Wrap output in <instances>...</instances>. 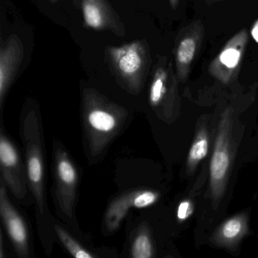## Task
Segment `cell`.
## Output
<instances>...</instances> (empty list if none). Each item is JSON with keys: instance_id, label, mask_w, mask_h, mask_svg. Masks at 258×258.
Segmentation results:
<instances>
[{"instance_id": "cell-17", "label": "cell", "mask_w": 258, "mask_h": 258, "mask_svg": "<svg viewBox=\"0 0 258 258\" xmlns=\"http://www.w3.org/2000/svg\"><path fill=\"white\" fill-rule=\"evenodd\" d=\"M132 256L135 258H150L152 256V246L146 234L136 238L132 247Z\"/></svg>"}, {"instance_id": "cell-23", "label": "cell", "mask_w": 258, "mask_h": 258, "mask_svg": "<svg viewBox=\"0 0 258 258\" xmlns=\"http://www.w3.org/2000/svg\"><path fill=\"white\" fill-rule=\"evenodd\" d=\"M53 1H55V0H53Z\"/></svg>"}, {"instance_id": "cell-14", "label": "cell", "mask_w": 258, "mask_h": 258, "mask_svg": "<svg viewBox=\"0 0 258 258\" xmlns=\"http://www.w3.org/2000/svg\"><path fill=\"white\" fill-rule=\"evenodd\" d=\"M58 177L63 189L74 191L77 180L75 167L68 158H63L58 163Z\"/></svg>"}, {"instance_id": "cell-5", "label": "cell", "mask_w": 258, "mask_h": 258, "mask_svg": "<svg viewBox=\"0 0 258 258\" xmlns=\"http://www.w3.org/2000/svg\"><path fill=\"white\" fill-rule=\"evenodd\" d=\"M178 80L172 61L162 57L154 72L149 98L153 106L164 105L170 110L178 102Z\"/></svg>"}, {"instance_id": "cell-6", "label": "cell", "mask_w": 258, "mask_h": 258, "mask_svg": "<svg viewBox=\"0 0 258 258\" xmlns=\"http://www.w3.org/2000/svg\"><path fill=\"white\" fill-rule=\"evenodd\" d=\"M24 46L21 39L16 34L9 37L0 48V103L4 104V98L13 84L15 77L22 64L24 58Z\"/></svg>"}, {"instance_id": "cell-4", "label": "cell", "mask_w": 258, "mask_h": 258, "mask_svg": "<svg viewBox=\"0 0 258 258\" xmlns=\"http://www.w3.org/2000/svg\"><path fill=\"white\" fill-rule=\"evenodd\" d=\"M205 28L200 20H196L179 33L175 46L176 74L179 82L185 83L189 76L191 66L202 47Z\"/></svg>"}, {"instance_id": "cell-9", "label": "cell", "mask_w": 258, "mask_h": 258, "mask_svg": "<svg viewBox=\"0 0 258 258\" xmlns=\"http://www.w3.org/2000/svg\"><path fill=\"white\" fill-rule=\"evenodd\" d=\"M0 212L9 235L20 256H28V232L19 213L12 206L4 183L0 190Z\"/></svg>"}, {"instance_id": "cell-21", "label": "cell", "mask_w": 258, "mask_h": 258, "mask_svg": "<svg viewBox=\"0 0 258 258\" xmlns=\"http://www.w3.org/2000/svg\"><path fill=\"white\" fill-rule=\"evenodd\" d=\"M169 3H170L171 8L173 10H176L179 5V0H169Z\"/></svg>"}, {"instance_id": "cell-10", "label": "cell", "mask_w": 258, "mask_h": 258, "mask_svg": "<svg viewBox=\"0 0 258 258\" xmlns=\"http://www.w3.org/2000/svg\"><path fill=\"white\" fill-rule=\"evenodd\" d=\"M38 137L39 135L35 140H33L32 137L29 138V142L27 144V164L31 188L37 200L39 209L43 212L44 205L43 162Z\"/></svg>"}, {"instance_id": "cell-3", "label": "cell", "mask_w": 258, "mask_h": 258, "mask_svg": "<svg viewBox=\"0 0 258 258\" xmlns=\"http://www.w3.org/2000/svg\"><path fill=\"white\" fill-rule=\"evenodd\" d=\"M248 42V33L242 29L235 34L211 61L208 72L222 84L232 83L239 72Z\"/></svg>"}, {"instance_id": "cell-13", "label": "cell", "mask_w": 258, "mask_h": 258, "mask_svg": "<svg viewBox=\"0 0 258 258\" xmlns=\"http://www.w3.org/2000/svg\"><path fill=\"white\" fill-rule=\"evenodd\" d=\"M134 199L133 196H125L117 199L111 205L106 216V224L108 229L113 230L118 227L130 207L134 205Z\"/></svg>"}, {"instance_id": "cell-15", "label": "cell", "mask_w": 258, "mask_h": 258, "mask_svg": "<svg viewBox=\"0 0 258 258\" xmlns=\"http://www.w3.org/2000/svg\"><path fill=\"white\" fill-rule=\"evenodd\" d=\"M57 235L62 241L66 248L72 253V256L78 258H93V255L89 253L85 249L83 248L66 231L59 226H55Z\"/></svg>"}, {"instance_id": "cell-22", "label": "cell", "mask_w": 258, "mask_h": 258, "mask_svg": "<svg viewBox=\"0 0 258 258\" xmlns=\"http://www.w3.org/2000/svg\"><path fill=\"white\" fill-rule=\"evenodd\" d=\"M205 2L211 3V2H217V1H220V0H204Z\"/></svg>"}, {"instance_id": "cell-8", "label": "cell", "mask_w": 258, "mask_h": 258, "mask_svg": "<svg viewBox=\"0 0 258 258\" xmlns=\"http://www.w3.org/2000/svg\"><path fill=\"white\" fill-rule=\"evenodd\" d=\"M82 12L86 25L92 29L110 30L120 35L123 26L107 0H82Z\"/></svg>"}, {"instance_id": "cell-20", "label": "cell", "mask_w": 258, "mask_h": 258, "mask_svg": "<svg viewBox=\"0 0 258 258\" xmlns=\"http://www.w3.org/2000/svg\"><path fill=\"white\" fill-rule=\"evenodd\" d=\"M250 34H251L252 38L254 40L256 43H258V20L256 21L252 26Z\"/></svg>"}, {"instance_id": "cell-12", "label": "cell", "mask_w": 258, "mask_h": 258, "mask_svg": "<svg viewBox=\"0 0 258 258\" xmlns=\"http://www.w3.org/2000/svg\"><path fill=\"white\" fill-rule=\"evenodd\" d=\"M210 135L205 123L199 126L194 141L191 144L187 157V172L192 173L199 163L205 159L209 152Z\"/></svg>"}, {"instance_id": "cell-11", "label": "cell", "mask_w": 258, "mask_h": 258, "mask_svg": "<svg viewBox=\"0 0 258 258\" xmlns=\"http://www.w3.org/2000/svg\"><path fill=\"white\" fill-rule=\"evenodd\" d=\"M247 232V216L245 213H242L223 222L212 235L211 241L219 247L233 248Z\"/></svg>"}, {"instance_id": "cell-16", "label": "cell", "mask_w": 258, "mask_h": 258, "mask_svg": "<svg viewBox=\"0 0 258 258\" xmlns=\"http://www.w3.org/2000/svg\"><path fill=\"white\" fill-rule=\"evenodd\" d=\"M89 121L98 131H109L115 126V120L111 114L102 111H94L89 115Z\"/></svg>"}, {"instance_id": "cell-18", "label": "cell", "mask_w": 258, "mask_h": 258, "mask_svg": "<svg viewBox=\"0 0 258 258\" xmlns=\"http://www.w3.org/2000/svg\"><path fill=\"white\" fill-rule=\"evenodd\" d=\"M158 196L152 191H144L135 196L134 199V205L136 208H146L153 205L156 202Z\"/></svg>"}, {"instance_id": "cell-1", "label": "cell", "mask_w": 258, "mask_h": 258, "mask_svg": "<svg viewBox=\"0 0 258 258\" xmlns=\"http://www.w3.org/2000/svg\"><path fill=\"white\" fill-rule=\"evenodd\" d=\"M233 125V111L228 107L220 114L210 162V198L214 209H217L226 192L233 164L235 150Z\"/></svg>"}, {"instance_id": "cell-7", "label": "cell", "mask_w": 258, "mask_h": 258, "mask_svg": "<svg viewBox=\"0 0 258 258\" xmlns=\"http://www.w3.org/2000/svg\"><path fill=\"white\" fill-rule=\"evenodd\" d=\"M0 161L6 182L16 197L22 199L26 188L19 155L15 146L4 134L0 138Z\"/></svg>"}, {"instance_id": "cell-2", "label": "cell", "mask_w": 258, "mask_h": 258, "mask_svg": "<svg viewBox=\"0 0 258 258\" xmlns=\"http://www.w3.org/2000/svg\"><path fill=\"white\" fill-rule=\"evenodd\" d=\"M108 52L116 75L130 87H140L147 75L151 62L146 43L134 41L119 47H109Z\"/></svg>"}, {"instance_id": "cell-19", "label": "cell", "mask_w": 258, "mask_h": 258, "mask_svg": "<svg viewBox=\"0 0 258 258\" xmlns=\"http://www.w3.org/2000/svg\"><path fill=\"white\" fill-rule=\"evenodd\" d=\"M193 205L191 201L184 200L180 202L177 208V218L180 221L187 220L192 214Z\"/></svg>"}]
</instances>
